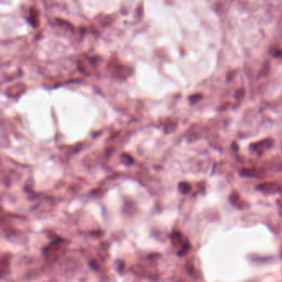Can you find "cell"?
<instances>
[{"label": "cell", "instance_id": "6da1fadb", "mask_svg": "<svg viewBox=\"0 0 282 282\" xmlns=\"http://www.w3.org/2000/svg\"><path fill=\"white\" fill-rule=\"evenodd\" d=\"M257 189L261 191L266 193H276L280 190V188L278 185L275 183H264L257 186Z\"/></svg>", "mask_w": 282, "mask_h": 282}, {"label": "cell", "instance_id": "7a4b0ae2", "mask_svg": "<svg viewBox=\"0 0 282 282\" xmlns=\"http://www.w3.org/2000/svg\"><path fill=\"white\" fill-rule=\"evenodd\" d=\"M190 185L186 183V182H181V183H179V191L183 194H187L189 191L190 190Z\"/></svg>", "mask_w": 282, "mask_h": 282}]
</instances>
